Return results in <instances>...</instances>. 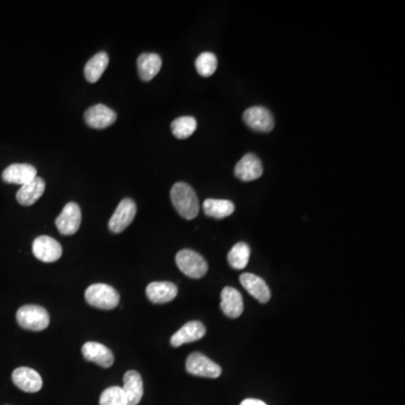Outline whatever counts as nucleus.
Returning a JSON list of instances; mask_svg holds the SVG:
<instances>
[{
  "mask_svg": "<svg viewBox=\"0 0 405 405\" xmlns=\"http://www.w3.org/2000/svg\"><path fill=\"white\" fill-rule=\"evenodd\" d=\"M171 202L176 211L185 220H193L200 213V202L192 186L186 183H177L171 192Z\"/></svg>",
  "mask_w": 405,
  "mask_h": 405,
  "instance_id": "nucleus-1",
  "label": "nucleus"
},
{
  "mask_svg": "<svg viewBox=\"0 0 405 405\" xmlns=\"http://www.w3.org/2000/svg\"><path fill=\"white\" fill-rule=\"evenodd\" d=\"M85 298L90 306L108 310L119 306L121 297L117 289L107 284H94L86 289Z\"/></svg>",
  "mask_w": 405,
  "mask_h": 405,
  "instance_id": "nucleus-2",
  "label": "nucleus"
},
{
  "mask_svg": "<svg viewBox=\"0 0 405 405\" xmlns=\"http://www.w3.org/2000/svg\"><path fill=\"white\" fill-rule=\"evenodd\" d=\"M17 323L23 329L30 331H43L49 327L50 315L45 308L40 306H24L17 310Z\"/></svg>",
  "mask_w": 405,
  "mask_h": 405,
  "instance_id": "nucleus-3",
  "label": "nucleus"
},
{
  "mask_svg": "<svg viewBox=\"0 0 405 405\" xmlns=\"http://www.w3.org/2000/svg\"><path fill=\"white\" fill-rule=\"evenodd\" d=\"M176 264L181 273L190 279H200L206 275L208 265L206 260L198 252L184 249L176 256Z\"/></svg>",
  "mask_w": 405,
  "mask_h": 405,
  "instance_id": "nucleus-4",
  "label": "nucleus"
},
{
  "mask_svg": "<svg viewBox=\"0 0 405 405\" xmlns=\"http://www.w3.org/2000/svg\"><path fill=\"white\" fill-rule=\"evenodd\" d=\"M186 370L190 375L198 377L217 378L222 374L221 366L200 352L189 355L186 362Z\"/></svg>",
  "mask_w": 405,
  "mask_h": 405,
  "instance_id": "nucleus-5",
  "label": "nucleus"
},
{
  "mask_svg": "<svg viewBox=\"0 0 405 405\" xmlns=\"http://www.w3.org/2000/svg\"><path fill=\"white\" fill-rule=\"evenodd\" d=\"M136 215V204L131 198L121 200L113 216L108 222V227L113 233H121L130 227Z\"/></svg>",
  "mask_w": 405,
  "mask_h": 405,
  "instance_id": "nucleus-6",
  "label": "nucleus"
},
{
  "mask_svg": "<svg viewBox=\"0 0 405 405\" xmlns=\"http://www.w3.org/2000/svg\"><path fill=\"white\" fill-rule=\"evenodd\" d=\"M243 121L256 132L268 133L275 126L273 114L262 106L250 107L243 114Z\"/></svg>",
  "mask_w": 405,
  "mask_h": 405,
  "instance_id": "nucleus-7",
  "label": "nucleus"
},
{
  "mask_svg": "<svg viewBox=\"0 0 405 405\" xmlns=\"http://www.w3.org/2000/svg\"><path fill=\"white\" fill-rule=\"evenodd\" d=\"M81 210L77 202H68L63 212L55 220V227L63 235H72L77 233L81 225Z\"/></svg>",
  "mask_w": 405,
  "mask_h": 405,
  "instance_id": "nucleus-8",
  "label": "nucleus"
},
{
  "mask_svg": "<svg viewBox=\"0 0 405 405\" xmlns=\"http://www.w3.org/2000/svg\"><path fill=\"white\" fill-rule=\"evenodd\" d=\"M33 254L40 261H58L63 256V247L55 239L42 235L33 242Z\"/></svg>",
  "mask_w": 405,
  "mask_h": 405,
  "instance_id": "nucleus-9",
  "label": "nucleus"
},
{
  "mask_svg": "<svg viewBox=\"0 0 405 405\" xmlns=\"http://www.w3.org/2000/svg\"><path fill=\"white\" fill-rule=\"evenodd\" d=\"M84 117L88 126L96 129V130H103L115 123L117 115L113 109L104 104H97V105L88 108Z\"/></svg>",
  "mask_w": 405,
  "mask_h": 405,
  "instance_id": "nucleus-10",
  "label": "nucleus"
},
{
  "mask_svg": "<svg viewBox=\"0 0 405 405\" xmlns=\"http://www.w3.org/2000/svg\"><path fill=\"white\" fill-rule=\"evenodd\" d=\"M14 384L26 393H36L43 387V381L36 369L30 367H19L11 375Z\"/></svg>",
  "mask_w": 405,
  "mask_h": 405,
  "instance_id": "nucleus-11",
  "label": "nucleus"
},
{
  "mask_svg": "<svg viewBox=\"0 0 405 405\" xmlns=\"http://www.w3.org/2000/svg\"><path fill=\"white\" fill-rule=\"evenodd\" d=\"M264 173L261 161L256 154L248 153L235 166L234 173L237 178L242 181H252L261 177Z\"/></svg>",
  "mask_w": 405,
  "mask_h": 405,
  "instance_id": "nucleus-12",
  "label": "nucleus"
},
{
  "mask_svg": "<svg viewBox=\"0 0 405 405\" xmlns=\"http://www.w3.org/2000/svg\"><path fill=\"white\" fill-rule=\"evenodd\" d=\"M1 177L7 184L23 186L38 177V171L36 167L27 163H14L6 168Z\"/></svg>",
  "mask_w": 405,
  "mask_h": 405,
  "instance_id": "nucleus-13",
  "label": "nucleus"
},
{
  "mask_svg": "<svg viewBox=\"0 0 405 405\" xmlns=\"http://www.w3.org/2000/svg\"><path fill=\"white\" fill-rule=\"evenodd\" d=\"M82 355L85 360L94 362L98 366L104 368H109L114 364V355L111 349L104 346L102 343L90 341L82 346Z\"/></svg>",
  "mask_w": 405,
  "mask_h": 405,
  "instance_id": "nucleus-14",
  "label": "nucleus"
},
{
  "mask_svg": "<svg viewBox=\"0 0 405 405\" xmlns=\"http://www.w3.org/2000/svg\"><path fill=\"white\" fill-rule=\"evenodd\" d=\"M146 296L154 304H165L175 300L178 287L171 281H153L146 289Z\"/></svg>",
  "mask_w": 405,
  "mask_h": 405,
  "instance_id": "nucleus-15",
  "label": "nucleus"
},
{
  "mask_svg": "<svg viewBox=\"0 0 405 405\" xmlns=\"http://www.w3.org/2000/svg\"><path fill=\"white\" fill-rule=\"evenodd\" d=\"M205 325L200 321H190L185 324L171 337V346L175 348L183 346L185 343L200 340L205 335Z\"/></svg>",
  "mask_w": 405,
  "mask_h": 405,
  "instance_id": "nucleus-16",
  "label": "nucleus"
},
{
  "mask_svg": "<svg viewBox=\"0 0 405 405\" xmlns=\"http://www.w3.org/2000/svg\"><path fill=\"white\" fill-rule=\"evenodd\" d=\"M240 283L249 294L260 303H267L270 300V289L267 284L259 276L247 273L240 276Z\"/></svg>",
  "mask_w": 405,
  "mask_h": 405,
  "instance_id": "nucleus-17",
  "label": "nucleus"
},
{
  "mask_svg": "<svg viewBox=\"0 0 405 405\" xmlns=\"http://www.w3.org/2000/svg\"><path fill=\"white\" fill-rule=\"evenodd\" d=\"M221 310L231 319H237L243 312L242 295L233 287H225L221 293Z\"/></svg>",
  "mask_w": 405,
  "mask_h": 405,
  "instance_id": "nucleus-18",
  "label": "nucleus"
},
{
  "mask_svg": "<svg viewBox=\"0 0 405 405\" xmlns=\"http://www.w3.org/2000/svg\"><path fill=\"white\" fill-rule=\"evenodd\" d=\"M123 391L129 405H138L144 396V381L135 370H129L123 378Z\"/></svg>",
  "mask_w": 405,
  "mask_h": 405,
  "instance_id": "nucleus-19",
  "label": "nucleus"
},
{
  "mask_svg": "<svg viewBox=\"0 0 405 405\" xmlns=\"http://www.w3.org/2000/svg\"><path fill=\"white\" fill-rule=\"evenodd\" d=\"M45 190V181L40 177H36L30 183L23 185L16 194L17 202L23 206H31L36 204Z\"/></svg>",
  "mask_w": 405,
  "mask_h": 405,
  "instance_id": "nucleus-20",
  "label": "nucleus"
},
{
  "mask_svg": "<svg viewBox=\"0 0 405 405\" xmlns=\"http://www.w3.org/2000/svg\"><path fill=\"white\" fill-rule=\"evenodd\" d=\"M139 76L144 81H150L157 76L162 67V60L159 54L144 53L138 58Z\"/></svg>",
  "mask_w": 405,
  "mask_h": 405,
  "instance_id": "nucleus-21",
  "label": "nucleus"
},
{
  "mask_svg": "<svg viewBox=\"0 0 405 405\" xmlns=\"http://www.w3.org/2000/svg\"><path fill=\"white\" fill-rule=\"evenodd\" d=\"M202 210H204V213L210 217L221 220L232 215L235 206L231 200L208 198L202 204Z\"/></svg>",
  "mask_w": 405,
  "mask_h": 405,
  "instance_id": "nucleus-22",
  "label": "nucleus"
},
{
  "mask_svg": "<svg viewBox=\"0 0 405 405\" xmlns=\"http://www.w3.org/2000/svg\"><path fill=\"white\" fill-rule=\"evenodd\" d=\"M108 63H109V57L106 52L94 54L85 67V77H86L87 81H90L92 84L97 82L100 77L103 76V73L105 72Z\"/></svg>",
  "mask_w": 405,
  "mask_h": 405,
  "instance_id": "nucleus-23",
  "label": "nucleus"
},
{
  "mask_svg": "<svg viewBox=\"0 0 405 405\" xmlns=\"http://www.w3.org/2000/svg\"><path fill=\"white\" fill-rule=\"evenodd\" d=\"M249 259H250V248L246 242L237 243L227 254V261L234 269L246 268Z\"/></svg>",
  "mask_w": 405,
  "mask_h": 405,
  "instance_id": "nucleus-24",
  "label": "nucleus"
},
{
  "mask_svg": "<svg viewBox=\"0 0 405 405\" xmlns=\"http://www.w3.org/2000/svg\"><path fill=\"white\" fill-rule=\"evenodd\" d=\"M198 129V122L193 117H181L171 123V132L179 140L192 136Z\"/></svg>",
  "mask_w": 405,
  "mask_h": 405,
  "instance_id": "nucleus-25",
  "label": "nucleus"
},
{
  "mask_svg": "<svg viewBox=\"0 0 405 405\" xmlns=\"http://www.w3.org/2000/svg\"><path fill=\"white\" fill-rule=\"evenodd\" d=\"M198 75L202 77H211L217 69V58L212 52H202L195 63Z\"/></svg>",
  "mask_w": 405,
  "mask_h": 405,
  "instance_id": "nucleus-26",
  "label": "nucleus"
},
{
  "mask_svg": "<svg viewBox=\"0 0 405 405\" xmlns=\"http://www.w3.org/2000/svg\"><path fill=\"white\" fill-rule=\"evenodd\" d=\"M99 405H129V402L122 387H112L100 395Z\"/></svg>",
  "mask_w": 405,
  "mask_h": 405,
  "instance_id": "nucleus-27",
  "label": "nucleus"
},
{
  "mask_svg": "<svg viewBox=\"0 0 405 405\" xmlns=\"http://www.w3.org/2000/svg\"><path fill=\"white\" fill-rule=\"evenodd\" d=\"M240 405H267L265 402L262 401L256 400V399H247V400L242 401Z\"/></svg>",
  "mask_w": 405,
  "mask_h": 405,
  "instance_id": "nucleus-28",
  "label": "nucleus"
}]
</instances>
